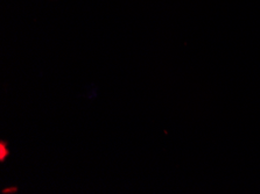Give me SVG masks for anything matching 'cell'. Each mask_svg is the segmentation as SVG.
<instances>
[{"label": "cell", "instance_id": "cell-1", "mask_svg": "<svg viewBox=\"0 0 260 194\" xmlns=\"http://www.w3.org/2000/svg\"><path fill=\"white\" fill-rule=\"evenodd\" d=\"M6 156H9V150H6V144L2 142V144H0V160L2 162L5 160Z\"/></svg>", "mask_w": 260, "mask_h": 194}]
</instances>
